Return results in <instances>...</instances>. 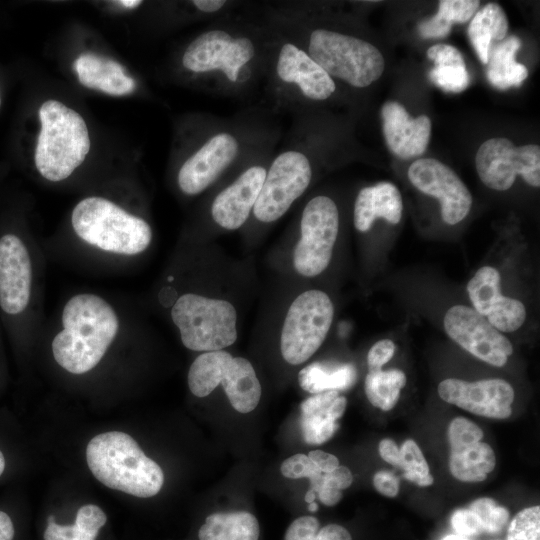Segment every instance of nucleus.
I'll use <instances>...</instances> for the list:
<instances>
[{
	"label": "nucleus",
	"instance_id": "nucleus-1",
	"mask_svg": "<svg viewBox=\"0 0 540 540\" xmlns=\"http://www.w3.org/2000/svg\"><path fill=\"white\" fill-rule=\"evenodd\" d=\"M62 325L52 341L54 359L66 371L83 374L103 358L117 335L119 322L106 300L81 293L66 302Z\"/></svg>",
	"mask_w": 540,
	"mask_h": 540
},
{
	"label": "nucleus",
	"instance_id": "nucleus-2",
	"mask_svg": "<svg viewBox=\"0 0 540 540\" xmlns=\"http://www.w3.org/2000/svg\"><path fill=\"white\" fill-rule=\"evenodd\" d=\"M86 460L103 485L136 497H152L164 483L161 467L124 432L110 431L93 437L86 448Z\"/></svg>",
	"mask_w": 540,
	"mask_h": 540
},
{
	"label": "nucleus",
	"instance_id": "nucleus-3",
	"mask_svg": "<svg viewBox=\"0 0 540 540\" xmlns=\"http://www.w3.org/2000/svg\"><path fill=\"white\" fill-rule=\"evenodd\" d=\"M41 130L34 161L39 173L57 182L68 178L89 153L91 142L83 117L57 100L45 101L39 109Z\"/></svg>",
	"mask_w": 540,
	"mask_h": 540
},
{
	"label": "nucleus",
	"instance_id": "nucleus-4",
	"mask_svg": "<svg viewBox=\"0 0 540 540\" xmlns=\"http://www.w3.org/2000/svg\"><path fill=\"white\" fill-rule=\"evenodd\" d=\"M71 223L86 243L120 255L139 254L152 239L151 227L144 219L102 197H87L77 203Z\"/></svg>",
	"mask_w": 540,
	"mask_h": 540
},
{
	"label": "nucleus",
	"instance_id": "nucleus-5",
	"mask_svg": "<svg viewBox=\"0 0 540 540\" xmlns=\"http://www.w3.org/2000/svg\"><path fill=\"white\" fill-rule=\"evenodd\" d=\"M307 53L331 78L357 88L378 80L385 67L381 52L371 43L324 28L310 33Z\"/></svg>",
	"mask_w": 540,
	"mask_h": 540
},
{
	"label": "nucleus",
	"instance_id": "nucleus-6",
	"mask_svg": "<svg viewBox=\"0 0 540 540\" xmlns=\"http://www.w3.org/2000/svg\"><path fill=\"white\" fill-rule=\"evenodd\" d=\"M171 317L190 350L218 351L237 339L236 309L226 300L186 293L174 303Z\"/></svg>",
	"mask_w": 540,
	"mask_h": 540
},
{
	"label": "nucleus",
	"instance_id": "nucleus-7",
	"mask_svg": "<svg viewBox=\"0 0 540 540\" xmlns=\"http://www.w3.org/2000/svg\"><path fill=\"white\" fill-rule=\"evenodd\" d=\"M187 379L190 391L197 397L208 396L221 384L232 407L240 413L253 411L261 398V385L252 364L223 350L199 355Z\"/></svg>",
	"mask_w": 540,
	"mask_h": 540
},
{
	"label": "nucleus",
	"instance_id": "nucleus-8",
	"mask_svg": "<svg viewBox=\"0 0 540 540\" xmlns=\"http://www.w3.org/2000/svg\"><path fill=\"white\" fill-rule=\"evenodd\" d=\"M334 307L320 290H308L291 303L284 319L280 350L292 365L307 361L322 345L331 327Z\"/></svg>",
	"mask_w": 540,
	"mask_h": 540
},
{
	"label": "nucleus",
	"instance_id": "nucleus-9",
	"mask_svg": "<svg viewBox=\"0 0 540 540\" xmlns=\"http://www.w3.org/2000/svg\"><path fill=\"white\" fill-rule=\"evenodd\" d=\"M339 230V212L327 196H316L304 207L301 236L293 253L296 271L306 277L322 273L328 266Z\"/></svg>",
	"mask_w": 540,
	"mask_h": 540
},
{
	"label": "nucleus",
	"instance_id": "nucleus-10",
	"mask_svg": "<svg viewBox=\"0 0 540 540\" xmlns=\"http://www.w3.org/2000/svg\"><path fill=\"white\" fill-rule=\"evenodd\" d=\"M311 162L296 149L279 153L266 172L260 194L253 207L256 219L270 223L281 218L308 188Z\"/></svg>",
	"mask_w": 540,
	"mask_h": 540
},
{
	"label": "nucleus",
	"instance_id": "nucleus-11",
	"mask_svg": "<svg viewBox=\"0 0 540 540\" xmlns=\"http://www.w3.org/2000/svg\"><path fill=\"white\" fill-rule=\"evenodd\" d=\"M255 54V45L247 36L211 29L188 45L182 65L196 74L221 73L229 82L235 83Z\"/></svg>",
	"mask_w": 540,
	"mask_h": 540
},
{
	"label": "nucleus",
	"instance_id": "nucleus-12",
	"mask_svg": "<svg viewBox=\"0 0 540 540\" xmlns=\"http://www.w3.org/2000/svg\"><path fill=\"white\" fill-rule=\"evenodd\" d=\"M476 170L480 180L497 191L508 190L521 175L526 183L540 186V147L515 146L507 138H491L479 147Z\"/></svg>",
	"mask_w": 540,
	"mask_h": 540
},
{
	"label": "nucleus",
	"instance_id": "nucleus-13",
	"mask_svg": "<svg viewBox=\"0 0 540 540\" xmlns=\"http://www.w3.org/2000/svg\"><path fill=\"white\" fill-rule=\"evenodd\" d=\"M444 328L464 350L492 366H504L513 353L509 339L471 307L449 308L444 316Z\"/></svg>",
	"mask_w": 540,
	"mask_h": 540
},
{
	"label": "nucleus",
	"instance_id": "nucleus-14",
	"mask_svg": "<svg viewBox=\"0 0 540 540\" xmlns=\"http://www.w3.org/2000/svg\"><path fill=\"white\" fill-rule=\"evenodd\" d=\"M408 178L418 190L440 201L445 223L455 225L468 215L472 196L457 174L444 163L433 158L418 159L410 165Z\"/></svg>",
	"mask_w": 540,
	"mask_h": 540
},
{
	"label": "nucleus",
	"instance_id": "nucleus-15",
	"mask_svg": "<svg viewBox=\"0 0 540 540\" xmlns=\"http://www.w3.org/2000/svg\"><path fill=\"white\" fill-rule=\"evenodd\" d=\"M440 398L478 416L506 419L512 414L514 389L499 378L468 382L448 378L438 385Z\"/></svg>",
	"mask_w": 540,
	"mask_h": 540
},
{
	"label": "nucleus",
	"instance_id": "nucleus-16",
	"mask_svg": "<svg viewBox=\"0 0 540 540\" xmlns=\"http://www.w3.org/2000/svg\"><path fill=\"white\" fill-rule=\"evenodd\" d=\"M500 281L497 269L484 266L468 282L467 292L473 309L491 325L500 332H513L524 323L526 309L521 301L501 294Z\"/></svg>",
	"mask_w": 540,
	"mask_h": 540
},
{
	"label": "nucleus",
	"instance_id": "nucleus-17",
	"mask_svg": "<svg viewBox=\"0 0 540 540\" xmlns=\"http://www.w3.org/2000/svg\"><path fill=\"white\" fill-rule=\"evenodd\" d=\"M237 138L228 132L212 135L180 167L178 185L187 195L208 188L228 168L239 153Z\"/></svg>",
	"mask_w": 540,
	"mask_h": 540
},
{
	"label": "nucleus",
	"instance_id": "nucleus-18",
	"mask_svg": "<svg viewBox=\"0 0 540 540\" xmlns=\"http://www.w3.org/2000/svg\"><path fill=\"white\" fill-rule=\"evenodd\" d=\"M32 286V264L22 240L13 234L0 238V307L16 315L29 303Z\"/></svg>",
	"mask_w": 540,
	"mask_h": 540
},
{
	"label": "nucleus",
	"instance_id": "nucleus-19",
	"mask_svg": "<svg viewBox=\"0 0 540 540\" xmlns=\"http://www.w3.org/2000/svg\"><path fill=\"white\" fill-rule=\"evenodd\" d=\"M266 172L264 166L252 165L223 189L211 206V215L215 223L227 230L240 228L253 211Z\"/></svg>",
	"mask_w": 540,
	"mask_h": 540
},
{
	"label": "nucleus",
	"instance_id": "nucleus-20",
	"mask_svg": "<svg viewBox=\"0 0 540 540\" xmlns=\"http://www.w3.org/2000/svg\"><path fill=\"white\" fill-rule=\"evenodd\" d=\"M277 77L284 83L295 85L311 100H326L336 90V85L305 51L292 42H285L276 60Z\"/></svg>",
	"mask_w": 540,
	"mask_h": 540
},
{
	"label": "nucleus",
	"instance_id": "nucleus-21",
	"mask_svg": "<svg viewBox=\"0 0 540 540\" xmlns=\"http://www.w3.org/2000/svg\"><path fill=\"white\" fill-rule=\"evenodd\" d=\"M381 117L383 134L393 154L406 160L426 151L431 134L428 116L412 118L403 105L388 101L382 106Z\"/></svg>",
	"mask_w": 540,
	"mask_h": 540
},
{
	"label": "nucleus",
	"instance_id": "nucleus-22",
	"mask_svg": "<svg viewBox=\"0 0 540 540\" xmlns=\"http://www.w3.org/2000/svg\"><path fill=\"white\" fill-rule=\"evenodd\" d=\"M347 399L339 391L328 390L313 394L301 404L300 425L304 441L312 445L327 442L338 428Z\"/></svg>",
	"mask_w": 540,
	"mask_h": 540
},
{
	"label": "nucleus",
	"instance_id": "nucleus-23",
	"mask_svg": "<svg viewBox=\"0 0 540 540\" xmlns=\"http://www.w3.org/2000/svg\"><path fill=\"white\" fill-rule=\"evenodd\" d=\"M402 210L398 188L390 182H379L359 191L354 205V226L360 232H367L377 218L398 224Z\"/></svg>",
	"mask_w": 540,
	"mask_h": 540
},
{
	"label": "nucleus",
	"instance_id": "nucleus-24",
	"mask_svg": "<svg viewBox=\"0 0 540 540\" xmlns=\"http://www.w3.org/2000/svg\"><path fill=\"white\" fill-rule=\"evenodd\" d=\"M79 82L85 87L113 96L132 93L135 80L125 73L117 61L93 53H83L74 61Z\"/></svg>",
	"mask_w": 540,
	"mask_h": 540
},
{
	"label": "nucleus",
	"instance_id": "nucleus-25",
	"mask_svg": "<svg viewBox=\"0 0 540 540\" xmlns=\"http://www.w3.org/2000/svg\"><path fill=\"white\" fill-rule=\"evenodd\" d=\"M198 540H260V525L248 511L214 512L206 516Z\"/></svg>",
	"mask_w": 540,
	"mask_h": 540
},
{
	"label": "nucleus",
	"instance_id": "nucleus-26",
	"mask_svg": "<svg viewBox=\"0 0 540 540\" xmlns=\"http://www.w3.org/2000/svg\"><path fill=\"white\" fill-rule=\"evenodd\" d=\"M427 56L435 64L429 76L432 82L446 92L465 90L470 78L461 52L449 44H436L427 50Z\"/></svg>",
	"mask_w": 540,
	"mask_h": 540
},
{
	"label": "nucleus",
	"instance_id": "nucleus-27",
	"mask_svg": "<svg viewBox=\"0 0 540 540\" xmlns=\"http://www.w3.org/2000/svg\"><path fill=\"white\" fill-rule=\"evenodd\" d=\"M354 365L334 361L313 362L298 374L300 387L309 393L317 394L328 390H346L356 381Z\"/></svg>",
	"mask_w": 540,
	"mask_h": 540
},
{
	"label": "nucleus",
	"instance_id": "nucleus-28",
	"mask_svg": "<svg viewBox=\"0 0 540 540\" xmlns=\"http://www.w3.org/2000/svg\"><path fill=\"white\" fill-rule=\"evenodd\" d=\"M520 48L521 40L511 35L489 52L487 78L497 89L520 86L527 78V68L515 60L516 52Z\"/></svg>",
	"mask_w": 540,
	"mask_h": 540
},
{
	"label": "nucleus",
	"instance_id": "nucleus-29",
	"mask_svg": "<svg viewBox=\"0 0 540 540\" xmlns=\"http://www.w3.org/2000/svg\"><path fill=\"white\" fill-rule=\"evenodd\" d=\"M508 27L507 16L498 4H486L476 12L470 22L468 36L483 64L488 62L491 42L505 39Z\"/></svg>",
	"mask_w": 540,
	"mask_h": 540
},
{
	"label": "nucleus",
	"instance_id": "nucleus-30",
	"mask_svg": "<svg viewBox=\"0 0 540 540\" xmlns=\"http://www.w3.org/2000/svg\"><path fill=\"white\" fill-rule=\"evenodd\" d=\"M449 470L451 475L467 483L482 482L493 471L496 457L492 447L477 442L467 447L450 451Z\"/></svg>",
	"mask_w": 540,
	"mask_h": 540
},
{
	"label": "nucleus",
	"instance_id": "nucleus-31",
	"mask_svg": "<svg viewBox=\"0 0 540 540\" xmlns=\"http://www.w3.org/2000/svg\"><path fill=\"white\" fill-rule=\"evenodd\" d=\"M107 516L95 504H86L77 511L72 525H61L49 516L44 531V540H95L99 530L105 525Z\"/></svg>",
	"mask_w": 540,
	"mask_h": 540
},
{
	"label": "nucleus",
	"instance_id": "nucleus-32",
	"mask_svg": "<svg viewBox=\"0 0 540 540\" xmlns=\"http://www.w3.org/2000/svg\"><path fill=\"white\" fill-rule=\"evenodd\" d=\"M406 382V375L400 369L369 370L365 378V394L374 407L389 411L398 402Z\"/></svg>",
	"mask_w": 540,
	"mask_h": 540
},
{
	"label": "nucleus",
	"instance_id": "nucleus-33",
	"mask_svg": "<svg viewBox=\"0 0 540 540\" xmlns=\"http://www.w3.org/2000/svg\"><path fill=\"white\" fill-rule=\"evenodd\" d=\"M399 467L403 469V476L406 480L412 481L420 487L432 485L434 482L420 447L412 439H407L400 447Z\"/></svg>",
	"mask_w": 540,
	"mask_h": 540
},
{
	"label": "nucleus",
	"instance_id": "nucleus-34",
	"mask_svg": "<svg viewBox=\"0 0 540 540\" xmlns=\"http://www.w3.org/2000/svg\"><path fill=\"white\" fill-rule=\"evenodd\" d=\"M468 508L477 514L483 532L488 534L500 533L507 526L510 519L509 510L489 497L474 500Z\"/></svg>",
	"mask_w": 540,
	"mask_h": 540
},
{
	"label": "nucleus",
	"instance_id": "nucleus-35",
	"mask_svg": "<svg viewBox=\"0 0 540 540\" xmlns=\"http://www.w3.org/2000/svg\"><path fill=\"white\" fill-rule=\"evenodd\" d=\"M507 540H540V506L519 511L511 520Z\"/></svg>",
	"mask_w": 540,
	"mask_h": 540
},
{
	"label": "nucleus",
	"instance_id": "nucleus-36",
	"mask_svg": "<svg viewBox=\"0 0 540 540\" xmlns=\"http://www.w3.org/2000/svg\"><path fill=\"white\" fill-rule=\"evenodd\" d=\"M447 437L450 451H452L481 441L483 431L471 420L465 417H456L449 423Z\"/></svg>",
	"mask_w": 540,
	"mask_h": 540
},
{
	"label": "nucleus",
	"instance_id": "nucleus-37",
	"mask_svg": "<svg viewBox=\"0 0 540 540\" xmlns=\"http://www.w3.org/2000/svg\"><path fill=\"white\" fill-rule=\"evenodd\" d=\"M479 5L480 2L475 0H441L436 15L452 26L453 23H464L470 20Z\"/></svg>",
	"mask_w": 540,
	"mask_h": 540
},
{
	"label": "nucleus",
	"instance_id": "nucleus-38",
	"mask_svg": "<svg viewBox=\"0 0 540 540\" xmlns=\"http://www.w3.org/2000/svg\"><path fill=\"white\" fill-rule=\"evenodd\" d=\"M280 471L288 479L308 478L310 480L322 473L308 455L302 453L292 455L284 460Z\"/></svg>",
	"mask_w": 540,
	"mask_h": 540
},
{
	"label": "nucleus",
	"instance_id": "nucleus-39",
	"mask_svg": "<svg viewBox=\"0 0 540 540\" xmlns=\"http://www.w3.org/2000/svg\"><path fill=\"white\" fill-rule=\"evenodd\" d=\"M450 523L457 535L466 538L484 533L479 517L469 508L454 511Z\"/></svg>",
	"mask_w": 540,
	"mask_h": 540
},
{
	"label": "nucleus",
	"instance_id": "nucleus-40",
	"mask_svg": "<svg viewBox=\"0 0 540 540\" xmlns=\"http://www.w3.org/2000/svg\"><path fill=\"white\" fill-rule=\"evenodd\" d=\"M319 529L320 522L316 517L300 516L287 527L284 540H314Z\"/></svg>",
	"mask_w": 540,
	"mask_h": 540
},
{
	"label": "nucleus",
	"instance_id": "nucleus-41",
	"mask_svg": "<svg viewBox=\"0 0 540 540\" xmlns=\"http://www.w3.org/2000/svg\"><path fill=\"white\" fill-rule=\"evenodd\" d=\"M395 353V344L390 339H382L376 342L367 354L369 370L381 369L384 364L392 359Z\"/></svg>",
	"mask_w": 540,
	"mask_h": 540
},
{
	"label": "nucleus",
	"instance_id": "nucleus-42",
	"mask_svg": "<svg viewBox=\"0 0 540 540\" xmlns=\"http://www.w3.org/2000/svg\"><path fill=\"white\" fill-rule=\"evenodd\" d=\"M374 488L383 496L393 498L399 493V480L394 473L381 470L373 476Z\"/></svg>",
	"mask_w": 540,
	"mask_h": 540
},
{
	"label": "nucleus",
	"instance_id": "nucleus-43",
	"mask_svg": "<svg viewBox=\"0 0 540 540\" xmlns=\"http://www.w3.org/2000/svg\"><path fill=\"white\" fill-rule=\"evenodd\" d=\"M353 482V475L346 466H338L329 473H323L322 484L340 491L347 489Z\"/></svg>",
	"mask_w": 540,
	"mask_h": 540
},
{
	"label": "nucleus",
	"instance_id": "nucleus-44",
	"mask_svg": "<svg viewBox=\"0 0 540 540\" xmlns=\"http://www.w3.org/2000/svg\"><path fill=\"white\" fill-rule=\"evenodd\" d=\"M308 457L322 473H329L339 466L338 458L322 450H312Z\"/></svg>",
	"mask_w": 540,
	"mask_h": 540
},
{
	"label": "nucleus",
	"instance_id": "nucleus-45",
	"mask_svg": "<svg viewBox=\"0 0 540 540\" xmlns=\"http://www.w3.org/2000/svg\"><path fill=\"white\" fill-rule=\"evenodd\" d=\"M314 540H352V536L344 526L328 524L320 527Z\"/></svg>",
	"mask_w": 540,
	"mask_h": 540
},
{
	"label": "nucleus",
	"instance_id": "nucleus-46",
	"mask_svg": "<svg viewBox=\"0 0 540 540\" xmlns=\"http://www.w3.org/2000/svg\"><path fill=\"white\" fill-rule=\"evenodd\" d=\"M381 458L393 466H400V448L392 439H382L378 444Z\"/></svg>",
	"mask_w": 540,
	"mask_h": 540
},
{
	"label": "nucleus",
	"instance_id": "nucleus-47",
	"mask_svg": "<svg viewBox=\"0 0 540 540\" xmlns=\"http://www.w3.org/2000/svg\"><path fill=\"white\" fill-rule=\"evenodd\" d=\"M316 495H318V499L323 505L329 507L336 505L342 498L340 490L325 486L322 483L316 491Z\"/></svg>",
	"mask_w": 540,
	"mask_h": 540
},
{
	"label": "nucleus",
	"instance_id": "nucleus-48",
	"mask_svg": "<svg viewBox=\"0 0 540 540\" xmlns=\"http://www.w3.org/2000/svg\"><path fill=\"white\" fill-rule=\"evenodd\" d=\"M14 534L12 519L6 512L0 510V540H13Z\"/></svg>",
	"mask_w": 540,
	"mask_h": 540
},
{
	"label": "nucleus",
	"instance_id": "nucleus-49",
	"mask_svg": "<svg viewBox=\"0 0 540 540\" xmlns=\"http://www.w3.org/2000/svg\"><path fill=\"white\" fill-rule=\"evenodd\" d=\"M192 3L201 12L214 13L222 9L226 2L221 0H195Z\"/></svg>",
	"mask_w": 540,
	"mask_h": 540
},
{
	"label": "nucleus",
	"instance_id": "nucleus-50",
	"mask_svg": "<svg viewBox=\"0 0 540 540\" xmlns=\"http://www.w3.org/2000/svg\"><path fill=\"white\" fill-rule=\"evenodd\" d=\"M116 3L123 6V7H125V8L133 9V8H136L139 5H141L142 1H139V0H121V1H117Z\"/></svg>",
	"mask_w": 540,
	"mask_h": 540
},
{
	"label": "nucleus",
	"instance_id": "nucleus-51",
	"mask_svg": "<svg viewBox=\"0 0 540 540\" xmlns=\"http://www.w3.org/2000/svg\"><path fill=\"white\" fill-rule=\"evenodd\" d=\"M316 498V493L312 489H309L304 497V500L309 504L311 502H314Z\"/></svg>",
	"mask_w": 540,
	"mask_h": 540
},
{
	"label": "nucleus",
	"instance_id": "nucleus-52",
	"mask_svg": "<svg viewBox=\"0 0 540 540\" xmlns=\"http://www.w3.org/2000/svg\"><path fill=\"white\" fill-rule=\"evenodd\" d=\"M441 540H469V539L466 537L457 535V534H450V535H446Z\"/></svg>",
	"mask_w": 540,
	"mask_h": 540
},
{
	"label": "nucleus",
	"instance_id": "nucleus-53",
	"mask_svg": "<svg viewBox=\"0 0 540 540\" xmlns=\"http://www.w3.org/2000/svg\"><path fill=\"white\" fill-rule=\"evenodd\" d=\"M5 467H6V460H5L4 454L0 450V477L4 473Z\"/></svg>",
	"mask_w": 540,
	"mask_h": 540
},
{
	"label": "nucleus",
	"instance_id": "nucleus-54",
	"mask_svg": "<svg viewBox=\"0 0 540 540\" xmlns=\"http://www.w3.org/2000/svg\"><path fill=\"white\" fill-rule=\"evenodd\" d=\"M308 510L310 512H316L318 510V504L314 501L308 504Z\"/></svg>",
	"mask_w": 540,
	"mask_h": 540
}]
</instances>
